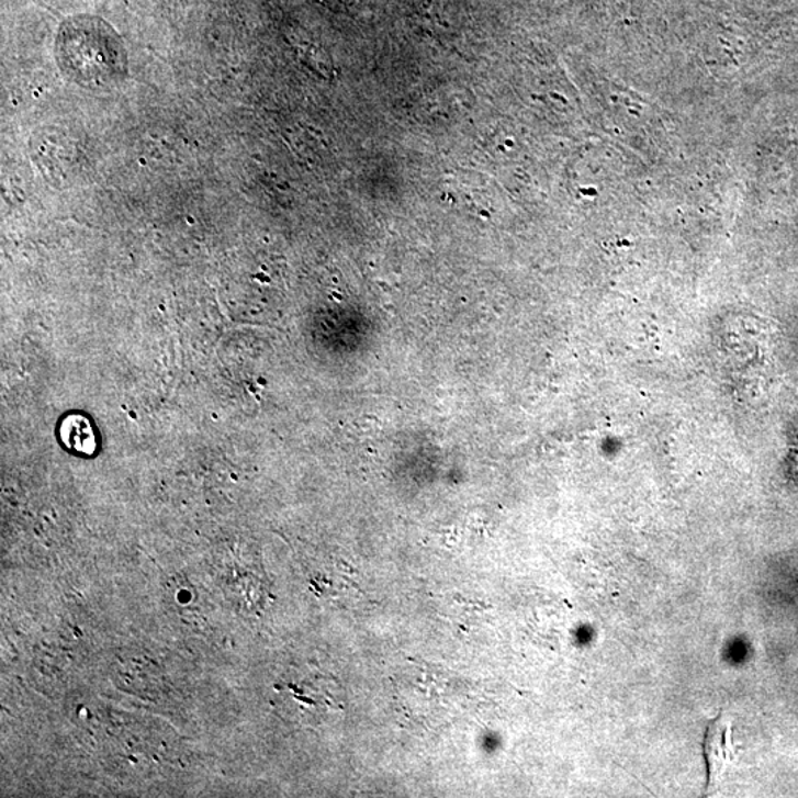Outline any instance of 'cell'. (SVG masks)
Here are the masks:
<instances>
[{"label": "cell", "instance_id": "7a4b0ae2", "mask_svg": "<svg viewBox=\"0 0 798 798\" xmlns=\"http://www.w3.org/2000/svg\"><path fill=\"white\" fill-rule=\"evenodd\" d=\"M61 435L63 441L72 450L82 452V454H92L95 451V434H93L92 426L82 416H70L64 420Z\"/></svg>", "mask_w": 798, "mask_h": 798}, {"label": "cell", "instance_id": "6da1fadb", "mask_svg": "<svg viewBox=\"0 0 798 798\" xmlns=\"http://www.w3.org/2000/svg\"><path fill=\"white\" fill-rule=\"evenodd\" d=\"M704 757L707 762L708 784L717 783L723 776L728 767L732 765L735 757L733 746L731 721L724 712H720L716 719L708 724L706 738H704Z\"/></svg>", "mask_w": 798, "mask_h": 798}]
</instances>
